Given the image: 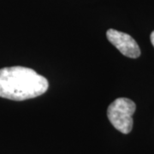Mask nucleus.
<instances>
[{
  "label": "nucleus",
  "instance_id": "obj_4",
  "mask_svg": "<svg viewBox=\"0 0 154 154\" xmlns=\"http://www.w3.org/2000/svg\"><path fill=\"white\" fill-rule=\"evenodd\" d=\"M151 42H152V45L154 46V31H152V33H151Z\"/></svg>",
  "mask_w": 154,
  "mask_h": 154
},
{
  "label": "nucleus",
  "instance_id": "obj_2",
  "mask_svg": "<svg viewBox=\"0 0 154 154\" xmlns=\"http://www.w3.org/2000/svg\"><path fill=\"white\" fill-rule=\"evenodd\" d=\"M136 105L131 99L118 98L108 107L107 116L116 129L122 134H129L133 128V115Z\"/></svg>",
  "mask_w": 154,
  "mask_h": 154
},
{
  "label": "nucleus",
  "instance_id": "obj_3",
  "mask_svg": "<svg viewBox=\"0 0 154 154\" xmlns=\"http://www.w3.org/2000/svg\"><path fill=\"white\" fill-rule=\"evenodd\" d=\"M106 36L122 54L130 58H137L140 56V49L137 42L129 34L115 29H109L106 32Z\"/></svg>",
  "mask_w": 154,
  "mask_h": 154
},
{
  "label": "nucleus",
  "instance_id": "obj_1",
  "mask_svg": "<svg viewBox=\"0 0 154 154\" xmlns=\"http://www.w3.org/2000/svg\"><path fill=\"white\" fill-rule=\"evenodd\" d=\"M48 81L30 68L6 67L0 69V97L22 101L44 94Z\"/></svg>",
  "mask_w": 154,
  "mask_h": 154
}]
</instances>
